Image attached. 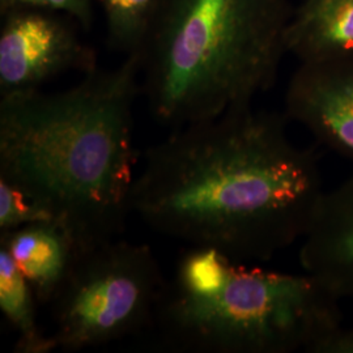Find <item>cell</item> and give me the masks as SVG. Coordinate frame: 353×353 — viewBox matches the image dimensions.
Wrapping results in <instances>:
<instances>
[{
    "instance_id": "obj_1",
    "label": "cell",
    "mask_w": 353,
    "mask_h": 353,
    "mask_svg": "<svg viewBox=\"0 0 353 353\" xmlns=\"http://www.w3.org/2000/svg\"><path fill=\"white\" fill-rule=\"evenodd\" d=\"M323 194L316 154L245 106L150 147L131 212L191 246L268 261L303 240Z\"/></svg>"
},
{
    "instance_id": "obj_2",
    "label": "cell",
    "mask_w": 353,
    "mask_h": 353,
    "mask_svg": "<svg viewBox=\"0 0 353 353\" xmlns=\"http://www.w3.org/2000/svg\"><path fill=\"white\" fill-rule=\"evenodd\" d=\"M141 52L72 88L0 96V176L62 223L83 250L122 233L135 183Z\"/></svg>"
},
{
    "instance_id": "obj_3",
    "label": "cell",
    "mask_w": 353,
    "mask_h": 353,
    "mask_svg": "<svg viewBox=\"0 0 353 353\" xmlns=\"http://www.w3.org/2000/svg\"><path fill=\"white\" fill-rule=\"evenodd\" d=\"M338 301L306 272L248 267L191 246L165 283L153 326L165 344L185 352H310L341 326Z\"/></svg>"
},
{
    "instance_id": "obj_4",
    "label": "cell",
    "mask_w": 353,
    "mask_h": 353,
    "mask_svg": "<svg viewBox=\"0 0 353 353\" xmlns=\"http://www.w3.org/2000/svg\"><path fill=\"white\" fill-rule=\"evenodd\" d=\"M281 0H164L141 52L163 123L186 126L249 106L276 71Z\"/></svg>"
},
{
    "instance_id": "obj_5",
    "label": "cell",
    "mask_w": 353,
    "mask_h": 353,
    "mask_svg": "<svg viewBox=\"0 0 353 353\" xmlns=\"http://www.w3.org/2000/svg\"><path fill=\"white\" fill-rule=\"evenodd\" d=\"M165 283L145 245L115 239L83 250L51 303L57 350L81 351L152 327Z\"/></svg>"
},
{
    "instance_id": "obj_6",
    "label": "cell",
    "mask_w": 353,
    "mask_h": 353,
    "mask_svg": "<svg viewBox=\"0 0 353 353\" xmlns=\"http://www.w3.org/2000/svg\"><path fill=\"white\" fill-rule=\"evenodd\" d=\"M97 70L96 55L58 19L38 11L12 12L0 34V96L37 90L67 71Z\"/></svg>"
},
{
    "instance_id": "obj_7",
    "label": "cell",
    "mask_w": 353,
    "mask_h": 353,
    "mask_svg": "<svg viewBox=\"0 0 353 353\" xmlns=\"http://www.w3.org/2000/svg\"><path fill=\"white\" fill-rule=\"evenodd\" d=\"M288 113L353 163V61L307 63L290 85Z\"/></svg>"
},
{
    "instance_id": "obj_8",
    "label": "cell",
    "mask_w": 353,
    "mask_h": 353,
    "mask_svg": "<svg viewBox=\"0 0 353 353\" xmlns=\"http://www.w3.org/2000/svg\"><path fill=\"white\" fill-rule=\"evenodd\" d=\"M301 241L303 271L339 300L353 299V172L325 191Z\"/></svg>"
},
{
    "instance_id": "obj_9",
    "label": "cell",
    "mask_w": 353,
    "mask_h": 353,
    "mask_svg": "<svg viewBox=\"0 0 353 353\" xmlns=\"http://www.w3.org/2000/svg\"><path fill=\"white\" fill-rule=\"evenodd\" d=\"M4 248L34 292L38 303H51L83 252L58 220L42 221L0 234Z\"/></svg>"
},
{
    "instance_id": "obj_10",
    "label": "cell",
    "mask_w": 353,
    "mask_h": 353,
    "mask_svg": "<svg viewBox=\"0 0 353 353\" xmlns=\"http://www.w3.org/2000/svg\"><path fill=\"white\" fill-rule=\"evenodd\" d=\"M285 45L307 63L353 61V0H307Z\"/></svg>"
},
{
    "instance_id": "obj_11",
    "label": "cell",
    "mask_w": 353,
    "mask_h": 353,
    "mask_svg": "<svg viewBox=\"0 0 353 353\" xmlns=\"http://www.w3.org/2000/svg\"><path fill=\"white\" fill-rule=\"evenodd\" d=\"M37 303L34 292L11 255L0 246V310L17 334L16 352L49 353L57 350L51 335L38 326Z\"/></svg>"
},
{
    "instance_id": "obj_12",
    "label": "cell",
    "mask_w": 353,
    "mask_h": 353,
    "mask_svg": "<svg viewBox=\"0 0 353 353\" xmlns=\"http://www.w3.org/2000/svg\"><path fill=\"white\" fill-rule=\"evenodd\" d=\"M164 0H100L112 45L128 54L143 52Z\"/></svg>"
},
{
    "instance_id": "obj_13",
    "label": "cell",
    "mask_w": 353,
    "mask_h": 353,
    "mask_svg": "<svg viewBox=\"0 0 353 353\" xmlns=\"http://www.w3.org/2000/svg\"><path fill=\"white\" fill-rule=\"evenodd\" d=\"M51 220L55 219L45 207L16 183L0 176V234Z\"/></svg>"
},
{
    "instance_id": "obj_14",
    "label": "cell",
    "mask_w": 353,
    "mask_h": 353,
    "mask_svg": "<svg viewBox=\"0 0 353 353\" xmlns=\"http://www.w3.org/2000/svg\"><path fill=\"white\" fill-rule=\"evenodd\" d=\"M42 8L68 13L80 24L89 28L93 20L92 0H1V8Z\"/></svg>"
},
{
    "instance_id": "obj_15",
    "label": "cell",
    "mask_w": 353,
    "mask_h": 353,
    "mask_svg": "<svg viewBox=\"0 0 353 353\" xmlns=\"http://www.w3.org/2000/svg\"><path fill=\"white\" fill-rule=\"evenodd\" d=\"M309 353H353V327L335 328L318 341Z\"/></svg>"
}]
</instances>
